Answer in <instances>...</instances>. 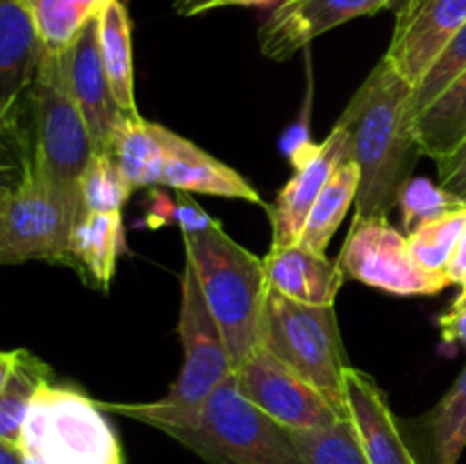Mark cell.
<instances>
[{
	"label": "cell",
	"mask_w": 466,
	"mask_h": 464,
	"mask_svg": "<svg viewBox=\"0 0 466 464\" xmlns=\"http://www.w3.org/2000/svg\"><path fill=\"white\" fill-rule=\"evenodd\" d=\"M16 135V130L0 139V189H16L27 173V148Z\"/></svg>",
	"instance_id": "1f68e13d"
},
{
	"label": "cell",
	"mask_w": 466,
	"mask_h": 464,
	"mask_svg": "<svg viewBox=\"0 0 466 464\" xmlns=\"http://www.w3.org/2000/svg\"><path fill=\"white\" fill-rule=\"evenodd\" d=\"M440 330L446 344H460L466 348V305H451L449 312L440 317Z\"/></svg>",
	"instance_id": "836d02e7"
},
{
	"label": "cell",
	"mask_w": 466,
	"mask_h": 464,
	"mask_svg": "<svg viewBox=\"0 0 466 464\" xmlns=\"http://www.w3.org/2000/svg\"><path fill=\"white\" fill-rule=\"evenodd\" d=\"M346 408L369 464H421L410 449L385 391L369 373L355 367L346 373Z\"/></svg>",
	"instance_id": "2e32d148"
},
{
	"label": "cell",
	"mask_w": 466,
	"mask_h": 464,
	"mask_svg": "<svg viewBox=\"0 0 466 464\" xmlns=\"http://www.w3.org/2000/svg\"><path fill=\"white\" fill-rule=\"evenodd\" d=\"M185 262L191 264L214 321L221 328L232 367L259 346L264 303L268 294L264 262L237 244L218 221L182 232Z\"/></svg>",
	"instance_id": "7a4b0ae2"
},
{
	"label": "cell",
	"mask_w": 466,
	"mask_h": 464,
	"mask_svg": "<svg viewBox=\"0 0 466 464\" xmlns=\"http://www.w3.org/2000/svg\"><path fill=\"white\" fill-rule=\"evenodd\" d=\"M337 264L350 280L390 294L431 296L451 287L444 273L419 267L410 253L408 235L385 217H355Z\"/></svg>",
	"instance_id": "ba28073f"
},
{
	"label": "cell",
	"mask_w": 466,
	"mask_h": 464,
	"mask_svg": "<svg viewBox=\"0 0 466 464\" xmlns=\"http://www.w3.org/2000/svg\"><path fill=\"white\" fill-rule=\"evenodd\" d=\"M421 153L437 159L453 153L466 136V68L449 89L414 118Z\"/></svg>",
	"instance_id": "7402d4cb"
},
{
	"label": "cell",
	"mask_w": 466,
	"mask_h": 464,
	"mask_svg": "<svg viewBox=\"0 0 466 464\" xmlns=\"http://www.w3.org/2000/svg\"><path fill=\"white\" fill-rule=\"evenodd\" d=\"M48 382H53V371L48 364L30 350L18 348L12 378L0 391V441L18 446L32 400Z\"/></svg>",
	"instance_id": "484cf974"
},
{
	"label": "cell",
	"mask_w": 466,
	"mask_h": 464,
	"mask_svg": "<svg viewBox=\"0 0 466 464\" xmlns=\"http://www.w3.org/2000/svg\"><path fill=\"white\" fill-rule=\"evenodd\" d=\"M259 344L321 391L341 417H349L346 373L350 364L332 305H305L268 287Z\"/></svg>",
	"instance_id": "8992f818"
},
{
	"label": "cell",
	"mask_w": 466,
	"mask_h": 464,
	"mask_svg": "<svg viewBox=\"0 0 466 464\" xmlns=\"http://www.w3.org/2000/svg\"><path fill=\"white\" fill-rule=\"evenodd\" d=\"M177 335L182 344V367L167 396L153 403H98L100 408L162 432L164 428L189 421L203 408L205 400L235 373L221 328L205 303L189 262H185L180 276Z\"/></svg>",
	"instance_id": "277c9868"
},
{
	"label": "cell",
	"mask_w": 466,
	"mask_h": 464,
	"mask_svg": "<svg viewBox=\"0 0 466 464\" xmlns=\"http://www.w3.org/2000/svg\"><path fill=\"white\" fill-rule=\"evenodd\" d=\"M155 185L171 187L187 194L221 196L264 205L259 191L241 173L168 127L164 130V159Z\"/></svg>",
	"instance_id": "9a60e30c"
},
{
	"label": "cell",
	"mask_w": 466,
	"mask_h": 464,
	"mask_svg": "<svg viewBox=\"0 0 466 464\" xmlns=\"http://www.w3.org/2000/svg\"><path fill=\"white\" fill-rule=\"evenodd\" d=\"M164 130L167 127L144 116H126L114 132L109 153L132 191L157 182L164 159Z\"/></svg>",
	"instance_id": "44dd1931"
},
{
	"label": "cell",
	"mask_w": 466,
	"mask_h": 464,
	"mask_svg": "<svg viewBox=\"0 0 466 464\" xmlns=\"http://www.w3.org/2000/svg\"><path fill=\"white\" fill-rule=\"evenodd\" d=\"M235 385L255 408L289 430H319L341 417L330 400L262 344L235 368Z\"/></svg>",
	"instance_id": "30bf717a"
},
{
	"label": "cell",
	"mask_w": 466,
	"mask_h": 464,
	"mask_svg": "<svg viewBox=\"0 0 466 464\" xmlns=\"http://www.w3.org/2000/svg\"><path fill=\"white\" fill-rule=\"evenodd\" d=\"M41 48L64 53L112 0H21Z\"/></svg>",
	"instance_id": "cb8c5ba5"
},
{
	"label": "cell",
	"mask_w": 466,
	"mask_h": 464,
	"mask_svg": "<svg viewBox=\"0 0 466 464\" xmlns=\"http://www.w3.org/2000/svg\"><path fill=\"white\" fill-rule=\"evenodd\" d=\"M18 450L25 464H123L98 400L48 382L32 400Z\"/></svg>",
	"instance_id": "52a82bcc"
},
{
	"label": "cell",
	"mask_w": 466,
	"mask_h": 464,
	"mask_svg": "<svg viewBox=\"0 0 466 464\" xmlns=\"http://www.w3.org/2000/svg\"><path fill=\"white\" fill-rule=\"evenodd\" d=\"M464 227L466 207L455 209V212L444 214L440 218H432V221L414 227L408 235L410 253L417 259L419 267H423L426 271L444 273L446 276V267H449L451 255H453Z\"/></svg>",
	"instance_id": "83f0119b"
},
{
	"label": "cell",
	"mask_w": 466,
	"mask_h": 464,
	"mask_svg": "<svg viewBox=\"0 0 466 464\" xmlns=\"http://www.w3.org/2000/svg\"><path fill=\"white\" fill-rule=\"evenodd\" d=\"M16 126H18V123H14L12 118H9L7 114H5L3 109H0V139H3L5 135H9V132L16 130Z\"/></svg>",
	"instance_id": "f35d334b"
},
{
	"label": "cell",
	"mask_w": 466,
	"mask_h": 464,
	"mask_svg": "<svg viewBox=\"0 0 466 464\" xmlns=\"http://www.w3.org/2000/svg\"><path fill=\"white\" fill-rule=\"evenodd\" d=\"M446 276H449L451 285L466 287V227L460 237L458 246H455L453 255H451V262L446 267Z\"/></svg>",
	"instance_id": "e575fe53"
},
{
	"label": "cell",
	"mask_w": 466,
	"mask_h": 464,
	"mask_svg": "<svg viewBox=\"0 0 466 464\" xmlns=\"http://www.w3.org/2000/svg\"><path fill=\"white\" fill-rule=\"evenodd\" d=\"M0 464H25L23 462V455L21 450H18V446L0 441Z\"/></svg>",
	"instance_id": "74e56055"
},
{
	"label": "cell",
	"mask_w": 466,
	"mask_h": 464,
	"mask_svg": "<svg viewBox=\"0 0 466 464\" xmlns=\"http://www.w3.org/2000/svg\"><path fill=\"white\" fill-rule=\"evenodd\" d=\"M162 432L208 464H305L289 428L244 398L235 376L189 421Z\"/></svg>",
	"instance_id": "5b68a950"
},
{
	"label": "cell",
	"mask_w": 466,
	"mask_h": 464,
	"mask_svg": "<svg viewBox=\"0 0 466 464\" xmlns=\"http://www.w3.org/2000/svg\"><path fill=\"white\" fill-rule=\"evenodd\" d=\"M100 59L118 109L126 116H141L135 98V64H132V25L121 0H112L98 16Z\"/></svg>",
	"instance_id": "ffe728a7"
},
{
	"label": "cell",
	"mask_w": 466,
	"mask_h": 464,
	"mask_svg": "<svg viewBox=\"0 0 466 464\" xmlns=\"http://www.w3.org/2000/svg\"><path fill=\"white\" fill-rule=\"evenodd\" d=\"M350 159V139L349 132L341 126L330 130L326 141L309 144L300 141L291 150V173L289 180L278 194L276 203L268 207V221H271V248H285L300 241L309 212L314 203L326 189L337 168Z\"/></svg>",
	"instance_id": "8fae6325"
},
{
	"label": "cell",
	"mask_w": 466,
	"mask_h": 464,
	"mask_svg": "<svg viewBox=\"0 0 466 464\" xmlns=\"http://www.w3.org/2000/svg\"><path fill=\"white\" fill-rule=\"evenodd\" d=\"M358 187L360 168L353 159H349V162H344L337 168L335 176L330 177L326 189L321 191V196L314 203L299 241L303 248L326 255L328 246H330L335 232L339 230L346 212H349L350 205L358 198Z\"/></svg>",
	"instance_id": "d4e9b609"
},
{
	"label": "cell",
	"mask_w": 466,
	"mask_h": 464,
	"mask_svg": "<svg viewBox=\"0 0 466 464\" xmlns=\"http://www.w3.org/2000/svg\"><path fill=\"white\" fill-rule=\"evenodd\" d=\"M126 246L123 214L82 212L71 230V264L86 285L109 291L118 255Z\"/></svg>",
	"instance_id": "d6986e66"
},
{
	"label": "cell",
	"mask_w": 466,
	"mask_h": 464,
	"mask_svg": "<svg viewBox=\"0 0 466 464\" xmlns=\"http://www.w3.org/2000/svg\"><path fill=\"white\" fill-rule=\"evenodd\" d=\"M466 21V0H400L385 59L417 86Z\"/></svg>",
	"instance_id": "7c38bea8"
},
{
	"label": "cell",
	"mask_w": 466,
	"mask_h": 464,
	"mask_svg": "<svg viewBox=\"0 0 466 464\" xmlns=\"http://www.w3.org/2000/svg\"><path fill=\"white\" fill-rule=\"evenodd\" d=\"M399 207L403 212V227L410 235L414 227L423 226V223L432 221V218L444 217L449 212H455L460 207H466V203L460 200L458 196L441 189L440 182L435 185V182L426 180V177H412L405 185L403 194H400Z\"/></svg>",
	"instance_id": "f546056e"
},
{
	"label": "cell",
	"mask_w": 466,
	"mask_h": 464,
	"mask_svg": "<svg viewBox=\"0 0 466 464\" xmlns=\"http://www.w3.org/2000/svg\"><path fill=\"white\" fill-rule=\"evenodd\" d=\"M41 50L21 0H0V109L14 123L35 80Z\"/></svg>",
	"instance_id": "e0dca14e"
},
{
	"label": "cell",
	"mask_w": 466,
	"mask_h": 464,
	"mask_svg": "<svg viewBox=\"0 0 466 464\" xmlns=\"http://www.w3.org/2000/svg\"><path fill=\"white\" fill-rule=\"evenodd\" d=\"M27 103L32 114L27 168L62 200L77 221L82 214L80 177L96 148L68 86L64 53L41 50Z\"/></svg>",
	"instance_id": "3957f363"
},
{
	"label": "cell",
	"mask_w": 466,
	"mask_h": 464,
	"mask_svg": "<svg viewBox=\"0 0 466 464\" xmlns=\"http://www.w3.org/2000/svg\"><path fill=\"white\" fill-rule=\"evenodd\" d=\"M73 226L62 200L27 168L0 217V267L32 259L71 264Z\"/></svg>",
	"instance_id": "9c48e42d"
},
{
	"label": "cell",
	"mask_w": 466,
	"mask_h": 464,
	"mask_svg": "<svg viewBox=\"0 0 466 464\" xmlns=\"http://www.w3.org/2000/svg\"><path fill=\"white\" fill-rule=\"evenodd\" d=\"M426 464H458L466 449V367L421 419Z\"/></svg>",
	"instance_id": "603a6c76"
},
{
	"label": "cell",
	"mask_w": 466,
	"mask_h": 464,
	"mask_svg": "<svg viewBox=\"0 0 466 464\" xmlns=\"http://www.w3.org/2000/svg\"><path fill=\"white\" fill-rule=\"evenodd\" d=\"M16 359H18V350H7V353L0 350V391L5 389V385H7L9 378H12L14 367H16Z\"/></svg>",
	"instance_id": "8d00e7d4"
},
{
	"label": "cell",
	"mask_w": 466,
	"mask_h": 464,
	"mask_svg": "<svg viewBox=\"0 0 466 464\" xmlns=\"http://www.w3.org/2000/svg\"><path fill=\"white\" fill-rule=\"evenodd\" d=\"M414 86L385 57L371 68L337 126L349 132L360 168L355 217H390L421 157L414 132Z\"/></svg>",
	"instance_id": "6da1fadb"
},
{
	"label": "cell",
	"mask_w": 466,
	"mask_h": 464,
	"mask_svg": "<svg viewBox=\"0 0 466 464\" xmlns=\"http://www.w3.org/2000/svg\"><path fill=\"white\" fill-rule=\"evenodd\" d=\"M400 0H280L258 30L259 53L285 62L326 32L360 16L396 7Z\"/></svg>",
	"instance_id": "4fadbf2b"
},
{
	"label": "cell",
	"mask_w": 466,
	"mask_h": 464,
	"mask_svg": "<svg viewBox=\"0 0 466 464\" xmlns=\"http://www.w3.org/2000/svg\"><path fill=\"white\" fill-rule=\"evenodd\" d=\"M12 191L14 189H0V217H3L5 207H7V200H9V196H12Z\"/></svg>",
	"instance_id": "ab89813d"
},
{
	"label": "cell",
	"mask_w": 466,
	"mask_h": 464,
	"mask_svg": "<svg viewBox=\"0 0 466 464\" xmlns=\"http://www.w3.org/2000/svg\"><path fill=\"white\" fill-rule=\"evenodd\" d=\"M305 464H369L349 417L319 430H291Z\"/></svg>",
	"instance_id": "4316f807"
},
{
	"label": "cell",
	"mask_w": 466,
	"mask_h": 464,
	"mask_svg": "<svg viewBox=\"0 0 466 464\" xmlns=\"http://www.w3.org/2000/svg\"><path fill=\"white\" fill-rule=\"evenodd\" d=\"M132 189L123 180L112 153L94 150L80 177L82 212L116 214L130 198Z\"/></svg>",
	"instance_id": "f1b7e54d"
},
{
	"label": "cell",
	"mask_w": 466,
	"mask_h": 464,
	"mask_svg": "<svg viewBox=\"0 0 466 464\" xmlns=\"http://www.w3.org/2000/svg\"><path fill=\"white\" fill-rule=\"evenodd\" d=\"M466 68V21L460 27L458 35L451 39V44L446 45L444 53L440 55L435 64H432L431 71L426 73L421 82L414 86V116L423 112L426 107H431L446 89H449L451 82L460 76Z\"/></svg>",
	"instance_id": "4dcf8cb0"
},
{
	"label": "cell",
	"mask_w": 466,
	"mask_h": 464,
	"mask_svg": "<svg viewBox=\"0 0 466 464\" xmlns=\"http://www.w3.org/2000/svg\"><path fill=\"white\" fill-rule=\"evenodd\" d=\"M64 64H66L68 86L89 127L94 148L109 153L114 132L121 126L126 114L118 109L105 76L103 59H100L98 16L86 23L71 48L64 50Z\"/></svg>",
	"instance_id": "5bb4252c"
},
{
	"label": "cell",
	"mask_w": 466,
	"mask_h": 464,
	"mask_svg": "<svg viewBox=\"0 0 466 464\" xmlns=\"http://www.w3.org/2000/svg\"><path fill=\"white\" fill-rule=\"evenodd\" d=\"M217 5L218 0H176V3H173V9H176V14H180V16H198V14L217 9Z\"/></svg>",
	"instance_id": "d590c367"
},
{
	"label": "cell",
	"mask_w": 466,
	"mask_h": 464,
	"mask_svg": "<svg viewBox=\"0 0 466 464\" xmlns=\"http://www.w3.org/2000/svg\"><path fill=\"white\" fill-rule=\"evenodd\" d=\"M271 289L305 305H335L344 287V271L328 255L314 253L300 244L268 248L262 257Z\"/></svg>",
	"instance_id": "ac0fdd59"
},
{
	"label": "cell",
	"mask_w": 466,
	"mask_h": 464,
	"mask_svg": "<svg viewBox=\"0 0 466 464\" xmlns=\"http://www.w3.org/2000/svg\"><path fill=\"white\" fill-rule=\"evenodd\" d=\"M437 177H440L441 189L466 203V136L453 153L437 159Z\"/></svg>",
	"instance_id": "d6a6232c"
}]
</instances>
